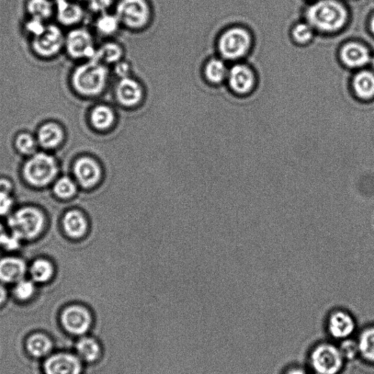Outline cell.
<instances>
[{"mask_svg": "<svg viewBox=\"0 0 374 374\" xmlns=\"http://www.w3.org/2000/svg\"><path fill=\"white\" fill-rule=\"evenodd\" d=\"M108 80L105 64L91 60L79 65L74 71L71 82L76 92L84 97H95L103 93Z\"/></svg>", "mask_w": 374, "mask_h": 374, "instance_id": "obj_1", "label": "cell"}, {"mask_svg": "<svg viewBox=\"0 0 374 374\" xmlns=\"http://www.w3.org/2000/svg\"><path fill=\"white\" fill-rule=\"evenodd\" d=\"M307 17L313 28L332 32L345 25L348 14L338 0H317L308 8Z\"/></svg>", "mask_w": 374, "mask_h": 374, "instance_id": "obj_2", "label": "cell"}, {"mask_svg": "<svg viewBox=\"0 0 374 374\" xmlns=\"http://www.w3.org/2000/svg\"><path fill=\"white\" fill-rule=\"evenodd\" d=\"M60 323L65 333L79 338L93 331L95 315L88 305L75 303L62 310Z\"/></svg>", "mask_w": 374, "mask_h": 374, "instance_id": "obj_3", "label": "cell"}, {"mask_svg": "<svg viewBox=\"0 0 374 374\" xmlns=\"http://www.w3.org/2000/svg\"><path fill=\"white\" fill-rule=\"evenodd\" d=\"M54 158L45 153L34 154L25 165L24 173L28 183L34 186L47 185L58 174Z\"/></svg>", "mask_w": 374, "mask_h": 374, "instance_id": "obj_4", "label": "cell"}, {"mask_svg": "<svg viewBox=\"0 0 374 374\" xmlns=\"http://www.w3.org/2000/svg\"><path fill=\"white\" fill-rule=\"evenodd\" d=\"M115 14L121 25L139 30L148 25L151 8L147 0H120Z\"/></svg>", "mask_w": 374, "mask_h": 374, "instance_id": "obj_5", "label": "cell"}, {"mask_svg": "<svg viewBox=\"0 0 374 374\" xmlns=\"http://www.w3.org/2000/svg\"><path fill=\"white\" fill-rule=\"evenodd\" d=\"M8 224L12 233L22 239H32L43 229L44 218L42 213L35 208H24L10 217Z\"/></svg>", "mask_w": 374, "mask_h": 374, "instance_id": "obj_6", "label": "cell"}, {"mask_svg": "<svg viewBox=\"0 0 374 374\" xmlns=\"http://www.w3.org/2000/svg\"><path fill=\"white\" fill-rule=\"evenodd\" d=\"M73 173L78 183L86 190H94L103 183L105 170L95 156L84 155L77 159Z\"/></svg>", "mask_w": 374, "mask_h": 374, "instance_id": "obj_7", "label": "cell"}, {"mask_svg": "<svg viewBox=\"0 0 374 374\" xmlns=\"http://www.w3.org/2000/svg\"><path fill=\"white\" fill-rule=\"evenodd\" d=\"M340 349L329 344L317 346L311 355V364L316 374H338L344 364Z\"/></svg>", "mask_w": 374, "mask_h": 374, "instance_id": "obj_8", "label": "cell"}, {"mask_svg": "<svg viewBox=\"0 0 374 374\" xmlns=\"http://www.w3.org/2000/svg\"><path fill=\"white\" fill-rule=\"evenodd\" d=\"M251 38L242 28H232L226 31L219 40V50L223 58L236 60L246 54L250 47Z\"/></svg>", "mask_w": 374, "mask_h": 374, "instance_id": "obj_9", "label": "cell"}, {"mask_svg": "<svg viewBox=\"0 0 374 374\" xmlns=\"http://www.w3.org/2000/svg\"><path fill=\"white\" fill-rule=\"evenodd\" d=\"M65 37L62 30L56 25H47L45 31L32 38V48L43 58H51L58 55L65 47Z\"/></svg>", "mask_w": 374, "mask_h": 374, "instance_id": "obj_10", "label": "cell"}, {"mask_svg": "<svg viewBox=\"0 0 374 374\" xmlns=\"http://www.w3.org/2000/svg\"><path fill=\"white\" fill-rule=\"evenodd\" d=\"M65 47L74 59L93 60L97 52L92 35L84 29H75L68 33Z\"/></svg>", "mask_w": 374, "mask_h": 374, "instance_id": "obj_11", "label": "cell"}, {"mask_svg": "<svg viewBox=\"0 0 374 374\" xmlns=\"http://www.w3.org/2000/svg\"><path fill=\"white\" fill-rule=\"evenodd\" d=\"M45 374H83V361L77 355L62 352L49 356L43 364Z\"/></svg>", "mask_w": 374, "mask_h": 374, "instance_id": "obj_12", "label": "cell"}, {"mask_svg": "<svg viewBox=\"0 0 374 374\" xmlns=\"http://www.w3.org/2000/svg\"><path fill=\"white\" fill-rule=\"evenodd\" d=\"M75 349L76 355L87 365L96 364L104 358V345L94 335L79 337Z\"/></svg>", "mask_w": 374, "mask_h": 374, "instance_id": "obj_13", "label": "cell"}, {"mask_svg": "<svg viewBox=\"0 0 374 374\" xmlns=\"http://www.w3.org/2000/svg\"><path fill=\"white\" fill-rule=\"evenodd\" d=\"M119 79L115 92L119 103L128 108L139 104L143 97L141 84L130 77Z\"/></svg>", "mask_w": 374, "mask_h": 374, "instance_id": "obj_14", "label": "cell"}, {"mask_svg": "<svg viewBox=\"0 0 374 374\" xmlns=\"http://www.w3.org/2000/svg\"><path fill=\"white\" fill-rule=\"evenodd\" d=\"M64 229L68 236L74 239H82L89 231V221L82 211H68L63 220Z\"/></svg>", "mask_w": 374, "mask_h": 374, "instance_id": "obj_15", "label": "cell"}, {"mask_svg": "<svg viewBox=\"0 0 374 374\" xmlns=\"http://www.w3.org/2000/svg\"><path fill=\"white\" fill-rule=\"evenodd\" d=\"M37 141L43 148L53 150L58 147L65 139V132L60 124L45 122L39 128Z\"/></svg>", "mask_w": 374, "mask_h": 374, "instance_id": "obj_16", "label": "cell"}, {"mask_svg": "<svg viewBox=\"0 0 374 374\" xmlns=\"http://www.w3.org/2000/svg\"><path fill=\"white\" fill-rule=\"evenodd\" d=\"M355 328V324L353 317L346 312H335L328 320V331L337 339L347 338L353 334Z\"/></svg>", "mask_w": 374, "mask_h": 374, "instance_id": "obj_17", "label": "cell"}, {"mask_svg": "<svg viewBox=\"0 0 374 374\" xmlns=\"http://www.w3.org/2000/svg\"><path fill=\"white\" fill-rule=\"evenodd\" d=\"M228 78L231 87L237 93H247L254 86L253 73L244 65L233 66L229 72Z\"/></svg>", "mask_w": 374, "mask_h": 374, "instance_id": "obj_18", "label": "cell"}, {"mask_svg": "<svg viewBox=\"0 0 374 374\" xmlns=\"http://www.w3.org/2000/svg\"><path fill=\"white\" fill-rule=\"evenodd\" d=\"M25 347L30 356L40 359L48 356L52 352L54 343L47 334L38 331L27 336Z\"/></svg>", "mask_w": 374, "mask_h": 374, "instance_id": "obj_19", "label": "cell"}, {"mask_svg": "<svg viewBox=\"0 0 374 374\" xmlns=\"http://www.w3.org/2000/svg\"><path fill=\"white\" fill-rule=\"evenodd\" d=\"M26 265L16 257H6L0 260V280L6 283L18 282L25 276Z\"/></svg>", "mask_w": 374, "mask_h": 374, "instance_id": "obj_20", "label": "cell"}, {"mask_svg": "<svg viewBox=\"0 0 374 374\" xmlns=\"http://www.w3.org/2000/svg\"><path fill=\"white\" fill-rule=\"evenodd\" d=\"M58 18L62 25L65 26L75 25L84 16L82 8L68 0H56Z\"/></svg>", "mask_w": 374, "mask_h": 374, "instance_id": "obj_21", "label": "cell"}, {"mask_svg": "<svg viewBox=\"0 0 374 374\" xmlns=\"http://www.w3.org/2000/svg\"><path fill=\"white\" fill-rule=\"evenodd\" d=\"M342 59L350 67H360L370 61V54L364 45L358 43H349L344 47L341 53Z\"/></svg>", "mask_w": 374, "mask_h": 374, "instance_id": "obj_22", "label": "cell"}, {"mask_svg": "<svg viewBox=\"0 0 374 374\" xmlns=\"http://www.w3.org/2000/svg\"><path fill=\"white\" fill-rule=\"evenodd\" d=\"M90 122L97 130L105 131L110 129L115 121V113L110 107L99 105L90 113Z\"/></svg>", "mask_w": 374, "mask_h": 374, "instance_id": "obj_23", "label": "cell"}, {"mask_svg": "<svg viewBox=\"0 0 374 374\" xmlns=\"http://www.w3.org/2000/svg\"><path fill=\"white\" fill-rule=\"evenodd\" d=\"M354 89L361 98L369 99L374 96V74L370 71H362L354 79Z\"/></svg>", "mask_w": 374, "mask_h": 374, "instance_id": "obj_24", "label": "cell"}, {"mask_svg": "<svg viewBox=\"0 0 374 374\" xmlns=\"http://www.w3.org/2000/svg\"><path fill=\"white\" fill-rule=\"evenodd\" d=\"M27 10L31 18L47 21L54 13V6L50 0H28Z\"/></svg>", "mask_w": 374, "mask_h": 374, "instance_id": "obj_25", "label": "cell"}, {"mask_svg": "<svg viewBox=\"0 0 374 374\" xmlns=\"http://www.w3.org/2000/svg\"><path fill=\"white\" fill-rule=\"evenodd\" d=\"M123 50L120 45L115 43H108L97 49L95 58L93 60L102 63H117L121 61Z\"/></svg>", "mask_w": 374, "mask_h": 374, "instance_id": "obj_26", "label": "cell"}, {"mask_svg": "<svg viewBox=\"0 0 374 374\" xmlns=\"http://www.w3.org/2000/svg\"><path fill=\"white\" fill-rule=\"evenodd\" d=\"M359 354L374 364V326L362 332L358 340Z\"/></svg>", "mask_w": 374, "mask_h": 374, "instance_id": "obj_27", "label": "cell"}, {"mask_svg": "<svg viewBox=\"0 0 374 374\" xmlns=\"http://www.w3.org/2000/svg\"><path fill=\"white\" fill-rule=\"evenodd\" d=\"M229 71L224 62L219 59L209 61L205 67V75L207 80L213 84L222 82L228 78Z\"/></svg>", "mask_w": 374, "mask_h": 374, "instance_id": "obj_28", "label": "cell"}, {"mask_svg": "<svg viewBox=\"0 0 374 374\" xmlns=\"http://www.w3.org/2000/svg\"><path fill=\"white\" fill-rule=\"evenodd\" d=\"M53 266L45 259H38L31 267V275L34 281L43 283L49 281L53 276Z\"/></svg>", "mask_w": 374, "mask_h": 374, "instance_id": "obj_29", "label": "cell"}, {"mask_svg": "<svg viewBox=\"0 0 374 374\" xmlns=\"http://www.w3.org/2000/svg\"><path fill=\"white\" fill-rule=\"evenodd\" d=\"M121 25L116 14L107 13L100 14L96 22L97 30L102 35L110 36L115 33Z\"/></svg>", "mask_w": 374, "mask_h": 374, "instance_id": "obj_30", "label": "cell"}, {"mask_svg": "<svg viewBox=\"0 0 374 374\" xmlns=\"http://www.w3.org/2000/svg\"><path fill=\"white\" fill-rule=\"evenodd\" d=\"M17 150L22 154L33 155L38 144L37 139L29 132H21L15 140Z\"/></svg>", "mask_w": 374, "mask_h": 374, "instance_id": "obj_31", "label": "cell"}, {"mask_svg": "<svg viewBox=\"0 0 374 374\" xmlns=\"http://www.w3.org/2000/svg\"><path fill=\"white\" fill-rule=\"evenodd\" d=\"M54 191L62 198H70L75 195L77 186L71 178L64 176L56 181Z\"/></svg>", "mask_w": 374, "mask_h": 374, "instance_id": "obj_32", "label": "cell"}, {"mask_svg": "<svg viewBox=\"0 0 374 374\" xmlns=\"http://www.w3.org/2000/svg\"><path fill=\"white\" fill-rule=\"evenodd\" d=\"M35 285L32 281L27 280H20L18 281L16 286L14 289V294L16 297L22 301L29 300L35 292Z\"/></svg>", "mask_w": 374, "mask_h": 374, "instance_id": "obj_33", "label": "cell"}, {"mask_svg": "<svg viewBox=\"0 0 374 374\" xmlns=\"http://www.w3.org/2000/svg\"><path fill=\"white\" fill-rule=\"evenodd\" d=\"M313 27L309 24H299L293 30V36L299 43H307L313 36Z\"/></svg>", "mask_w": 374, "mask_h": 374, "instance_id": "obj_34", "label": "cell"}, {"mask_svg": "<svg viewBox=\"0 0 374 374\" xmlns=\"http://www.w3.org/2000/svg\"><path fill=\"white\" fill-rule=\"evenodd\" d=\"M47 27L44 21L30 17L25 27L26 32L34 38L41 35Z\"/></svg>", "mask_w": 374, "mask_h": 374, "instance_id": "obj_35", "label": "cell"}, {"mask_svg": "<svg viewBox=\"0 0 374 374\" xmlns=\"http://www.w3.org/2000/svg\"><path fill=\"white\" fill-rule=\"evenodd\" d=\"M339 349L344 359L353 360L359 354L358 344L352 340H345Z\"/></svg>", "mask_w": 374, "mask_h": 374, "instance_id": "obj_36", "label": "cell"}, {"mask_svg": "<svg viewBox=\"0 0 374 374\" xmlns=\"http://www.w3.org/2000/svg\"><path fill=\"white\" fill-rule=\"evenodd\" d=\"M87 2L91 10L100 14L106 13L113 4V0H87Z\"/></svg>", "mask_w": 374, "mask_h": 374, "instance_id": "obj_37", "label": "cell"}, {"mask_svg": "<svg viewBox=\"0 0 374 374\" xmlns=\"http://www.w3.org/2000/svg\"><path fill=\"white\" fill-rule=\"evenodd\" d=\"M20 237L12 233L11 235H5L4 239L1 244L8 250H14L19 246Z\"/></svg>", "mask_w": 374, "mask_h": 374, "instance_id": "obj_38", "label": "cell"}, {"mask_svg": "<svg viewBox=\"0 0 374 374\" xmlns=\"http://www.w3.org/2000/svg\"><path fill=\"white\" fill-rule=\"evenodd\" d=\"M13 201L8 194H0V215L8 213L12 207Z\"/></svg>", "mask_w": 374, "mask_h": 374, "instance_id": "obj_39", "label": "cell"}, {"mask_svg": "<svg viewBox=\"0 0 374 374\" xmlns=\"http://www.w3.org/2000/svg\"><path fill=\"white\" fill-rule=\"evenodd\" d=\"M115 71L119 78L130 77L129 73H130V67L126 62H123L121 61L117 62Z\"/></svg>", "mask_w": 374, "mask_h": 374, "instance_id": "obj_40", "label": "cell"}, {"mask_svg": "<svg viewBox=\"0 0 374 374\" xmlns=\"http://www.w3.org/2000/svg\"><path fill=\"white\" fill-rule=\"evenodd\" d=\"M12 189V185L7 179H0V194H8Z\"/></svg>", "mask_w": 374, "mask_h": 374, "instance_id": "obj_41", "label": "cell"}, {"mask_svg": "<svg viewBox=\"0 0 374 374\" xmlns=\"http://www.w3.org/2000/svg\"><path fill=\"white\" fill-rule=\"evenodd\" d=\"M286 374H310V373L304 369L294 368L289 370Z\"/></svg>", "mask_w": 374, "mask_h": 374, "instance_id": "obj_42", "label": "cell"}, {"mask_svg": "<svg viewBox=\"0 0 374 374\" xmlns=\"http://www.w3.org/2000/svg\"><path fill=\"white\" fill-rule=\"evenodd\" d=\"M7 299V292L4 287L0 285V305H2Z\"/></svg>", "mask_w": 374, "mask_h": 374, "instance_id": "obj_43", "label": "cell"}, {"mask_svg": "<svg viewBox=\"0 0 374 374\" xmlns=\"http://www.w3.org/2000/svg\"><path fill=\"white\" fill-rule=\"evenodd\" d=\"M6 233H5L3 226L0 224V245H1Z\"/></svg>", "mask_w": 374, "mask_h": 374, "instance_id": "obj_44", "label": "cell"}, {"mask_svg": "<svg viewBox=\"0 0 374 374\" xmlns=\"http://www.w3.org/2000/svg\"><path fill=\"white\" fill-rule=\"evenodd\" d=\"M371 28L372 32L374 34V16H373V18L371 19Z\"/></svg>", "mask_w": 374, "mask_h": 374, "instance_id": "obj_45", "label": "cell"}, {"mask_svg": "<svg viewBox=\"0 0 374 374\" xmlns=\"http://www.w3.org/2000/svg\"><path fill=\"white\" fill-rule=\"evenodd\" d=\"M200 224H201L202 225V223H200ZM202 226V229H203V230H204V226H203V225H202V226ZM204 233H205V230H204ZM205 235H206V233H205ZM206 239H207V236H206ZM207 245H208V244H207ZM208 249H209V247H208ZM209 259H210V257H209ZM210 268H211V266H210Z\"/></svg>", "mask_w": 374, "mask_h": 374, "instance_id": "obj_46", "label": "cell"}, {"mask_svg": "<svg viewBox=\"0 0 374 374\" xmlns=\"http://www.w3.org/2000/svg\"><path fill=\"white\" fill-rule=\"evenodd\" d=\"M371 65H372V66L373 67V69H374V58L371 60Z\"/></svg>", "mask_w": 374, "mask_h": 374, "instance_id": "obj_47", "label": "cell"}, {"mask_svg": "<svg viewBox=\"0 0 374 374\" xmlns=\"http://www.w3.org/2000/svg\"><path fill=\"white\" fill-rule=\"evenodd\" d=\"M80 1H83V0H80ZM86 1H87V0H86Z\"/></svg>", "mask_w": 374, "mask_h": 374, "instance_id": "obj_48", "label": "cell"}]
</instances>
